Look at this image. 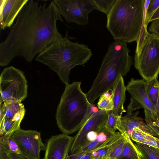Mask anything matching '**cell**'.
<instances>
[{
	"instance_id": "11",
	"label": "cell",
	"mask_w": 159,
	"mask_h": 159,
	"mask_svg": "<svg viewBox=\"0 0 159 159\" xmlns=\"http://www.w3.org/2000/svg\"><path fill=\"white\" fill-rule=\"evenodd\" d=\"M4 105L5 113L3 120L0 122V136H11L20 128V124L25 110L21 102H13Z\"/></svg>"
},
{
	"instance_id": "12",
	"label": "cell",
	"mask_w": 159,
	"mask_h": 159,
	"mask_svg": "<svg viewBox=\"0 0 159 159\" xmlns=\"http://www.w3.org/2000/svg\"><path fill=\"white\" fill-rule=\"evenodd\" d=\"M108 118V112L100 110L93 113L84 125L73 137L69 154H73L86 140L87 134L106 124Z\"/></svg>"
},
{
	"instance_id": "16",
	"label": "cell",
	"mask_w": 159,
	"mask_h": 159,
	"mask_svg": "<svg viewBox=\"0 0 159 159\" xmlns=\"http://www.w3.org/2000/svg\"><path fill=\"white\" fill-rule=\"evenodd\" d=\"M126 90L123 76H121L112 90L113 110L119 116H122L123 112H126L124 107V104L126 99Z\"/></svg>"
},
{
	"instance_id": "15",
	"label": "cell",
	"mask_w": 159,
	"mask_h": 159,
	"mask_svg": "<svg viewBox=\"0 0 159 159\" xmlns=\"http://www.w3.org/2000/svg\"><path fill=\"white\" fill-rule=\"evenodd\" d=\"M28 0H2L0 11L1 30L10 27L20 11Z\"/></svg>"
},
{
	"instance_id": "32",
	"label": "cell",
	"mask_w": 159,
	"mask_h": 159,
	"mask_svg": "<svg viewBox=\"0 0 159 159\" xmlns=\"http://www.w3.org/2000/svg\"><path fill=\"white\" fill-rule=\"evenodd\" d=\"M69 154L67 155L63 159H69Z\"/></svg>"
},
{
	"instance_id": "30",
	"label": "cell",
	"mask_w": 159,
	"mask_h": 159,
	"mask_svg": "<svg viewBox=\"0 0 159 159\" xmlns=\"http://www.w3.org/2000/svg\"><path fill=\"white\" fill-rule=\"evenodd\" d=\"M159 18V7L156 11V12L151 18L150 22L152 21Z\"/></svg>"
},
{
	"instance_id": "28",
	"label": "cell",
	"mask_w": 159,
	"mask_h": 159,
	"mask_svg": "<svg viewBox=\"0 0 159 159\" xmlns=\"http://www.w3.org/2000/svg\"><path fill=\"white\" fill-rule=\"evenodd\" d=\"M151 22L148 28V32L154 34L159 39V18Z\"/></svg>"
},
{
	"instance_id": "22",
	"label": "cell",
	"mask_w": 159,
	"mask_h": 159,
	"mask_svg": "<svg viewBox=\"0 0 159 159\" xmlns=\"http://www.w3.org/2000/svg\"><path fill=\"white\" fill-rule=\"evenodd\" d=\"M128 134L133 140L141 143L146 141H155L159 139L139 129L131 131Z\"/></svg>"
},
{
	"instance_id": "27",
	"label": "cell",
	"mask_w": 159,
	"mask_h": 159,
	"mask_svg": "<svg viewBox=\"0 0 159 159\" xmlns=\"http://www.w3.org/2000/svg\"><path fill=\"white\" fill-rule=\"evenodd\" d=\"M0 159H26L21 155L0 147ZM45 159L44 157L43 159Z\"/></svg>"
},
{
	"instance_id": "19",
	"label": "cell",
	"mask_w": 159,
	"mask_h": 159,
	"mask_svg": "<svg viewBox=\"0 0 159 159\" xmlns=\"http://www.w3.org/2000/svg\"><path fill=\"white\" fill-rule=\"evenodd\" d=\"M126 140L122 154L119 159H139L138 150L130 137L126 133Z\"/></svg>"
},
{
	"instance_id": "5",
	"label": "cell",
	"mask_w": 159,
	"mask_h": 159,
	"mask_svg": "<svg viewBox=\"0 0 159 159\" xmlns=\"http://www.w3.org/2000/svg\"><path fill=\"white\" fill-rule=\"evenodd\" d=\"M144 0H117L107 16L106 27L115 41L137 42L142 25Z\"/></svg>"
},
{
	"instance_id": "17",
	"label": "cell",
	"mask_w": 159,
	"mask_h": 159,
	"mask_svg": "<svg viewBox=\"0 0 159 159\" xmlns=\"http://www.w3.org/2000/svg\"><path fill=\"white\" fill-rule=\"evenodd\" d=\"M126 140L125 134H120L109 145L107 159H119L121 156Z\"/></svg>"
},
{
	"instance_id": "10",
	"label": "cell",
	"mask_w": 159,
	"mask_h": 159,
	"mask_svg": "<svg viewBox=\"0 0 159 159\" xmlns=\"http://www.w3.org/2000/svg\"><path fill=\"white\" fill-rule=\"evenodd\" d=\"M146 84V81L143 79L131 78L126 86V90L132 98L144 109L145 116H148L154 121H158L159 114L147 95Z\"/></svg>"
},
{
	"instance_id": "33",
	"label": "cell",
	"mask_w": 159,
	"mask_h": 159,
	"mask_svg": "<svg viewBox=\"0 0 159 159\" xmlns=\"http://www.w3.org/2000/svg\"><path fill=\"white\" fill-rule=\"evenodd\" d=\"M139 159H141V158H140L139 157Z\"/></svg>"
},
{
	"instance_id": "14",
	"label": "cell",
	"mask_w": 159,
	"mask_h": 159,
	"mask_svg": "<svg viewBox=\"0 0 159 159\" xmlns=\"http://www.w3.org/2000/svg\"><path fill=\"white\" fill-rule=\"evenodd\" d=\"M139 111H133L127 110V114L120 118V122L118 130L121 134L126 133L128 135L131 130L139 129L155 137L159 135L154 129L144 122L138 115Z\"/></svg>"
},
{
	"instance_id": "24",
	"label": "cell",
	"mask_w": 159,
	"mask_h": 159,
	"mask_svg": "<svg viewBox=\"0 0 159 159\" xmlns=\"http://www.w3.org/2000/svg\"><path fill=\"white\" fill-rule=\"evenodd\" d=\"M117 0H91L95 10L107 15Z\"/></svg>"
},
{
	"instance_id": "29",
	"label": "cell",
	"mask_w": 159,
	"mask_h": 159,
	"mask_svg": "<svg viewBox=\"0 0 159 159\" xmlns=\"http://www.w3.org/2000/svg\"><path fill=\"white\" fill-rule=\"evenodd\" d=\"M69 159H93L92 152L88 153L77 156L69 155Z\"/></svg>"
},
{
	"instance_id": "20",
	"label": "cell",
	"mask_w": 159,
	"mask_h": 159,
	"mask_svg": "<svg viewBox=\"0 0 159 159\" xmlns=\"http://www.w3.org/2000/svg\"><path fill=\"white\" fill-rule=\"evenodd\" d=\"M146 91L149 98L155 107L159 93V82L157 78L146 81Z\"/></svg>"
},
{
	"instance_id": "25",
	"label": "cell",
	"mask_w": 159,
	"mask_h": 159,
	"mask_svg": "<svg viewBox=\"0 0 159 159\" xmlns=\"http://www.w3.org/2000/svg\"><path fill=\"white\" fill-rule=\"evenodd\" d=\"M144 6L146 9L145 25L147 27L151 18L159 7V0H145Z\"/></svg>"
},
{
	"instance_id": "9",
	"label": "cell",
	"mask_w": 159,
	"mask_h": 159,
	"mask_svg": "<svg viewBox=\"0 0 159 159\" xmlns=\"http://www.w3.org/2000/svg\"><path fill=\"white\" fill-rule=\"evenodd\" d=\"M11 137L18 144L22 156L26 159H41L40 152L45 151L46 145L42 141L40 132L20 128Z\"/></svg>"
},
{
	"instance_id": "6",
	"label": "cell",
	"mask_w": 159,
	"mask_h": 159,
	"mask_svg": "<svg viewBox=\"0 0 159 159\" xmlns=\"http://www.w3.org/2000/svg\"><path fill=\"white\" fill-rule=\"evenodd\" d=\"M28 84L24 72L13 66L5 68L0 77V103L21 102L27 96Z\"/></svg>"
},
{
	"instance_id": "7",
	"label": "cell",
	"mask_w": 159,
	"mask_h": 159,
	"mask_svg": "<svg viewBox=\"0 0 159 159\" xmlns=\"http://www.w3.org/2000/svg\"><path fill=\"white\" fill-rule=\"evenodd\" d=\"M134 66L143 79L149 81L159 73V39L148 32L140 51L135 53Z\"/></svg>"
},
{
	"instance_id": "13",
	"label": "cell",
	"mask_w": 159,
	"mask_h": 159,
	"mask_svg": "<svg viewBox=\"0 0 159 159\" xmlns=\"http://www.w3.org/2000/svg\"><path fill=\"white\" fill-rule=\"evenodd\" d=\"M73 137L62 133L52 136L46 144L45 159H63L69 154Z\"/></svg>"
},
{
	"instance_id": "26",
	"label": "cell",
	"mask_w": 159,
	"mask_h": 159,
	"mask_svg": "<svg viewBox=\"0 0 159 159\" xmlns=\"http://www.w3.org/2000/svg\"><path fill=\"white\" fill-rule=\"evenodd\" d=\"M145 14L144 13L139 37L137 41V44L135 53H138L140 51L144 44L148 32L147 27L145 25Z\"/></svg>"
},
{
	"instance_id": "2",
	"label": "cell",
	"mask_w": 159,
	"mask_h": 159,
	"mask_svg": "<svg viewBox=\"0 0 159 159\" xmlns=\"http://www.w3.org/2000/svg\"><path fill=\"white\" fill-rule=\"evenodd\" d=\"M92 55L87 45L70 40L67 32L65 37L57 40L38 55L35 60L56 72L66 85L69 84L71 70L86 63Z\"/></svg>"
},
{
	"instance_id": "21",
	"label": "cell",
	"mask_w": 159,
	"mask_h": 159,
	"mask_svg": "<svg viewBox=\"0 0 159 159\" xmlns=\"http://www.w3.org/2000/svg\"><path fill=\"white\" fill-rule=\"evenodd\" d=\"M97 106L100 110L108 111L113 110L112 90L108 91L100 96Z\"/></svg>"
},
{
	"instance_id": "3",
	"label": "cell",
	"mask_w": 159,
	"mask_h": 159,
	"mask_svg": "<svg viewBox=\"0 0 159 159\" xmlns=\"http://www.w3.org/2000/svg\"><path fill=\"white\" fill-rule=\"evenodd\" d=\"M127 43L115 41L109 45L98 74L89 91L86 93L91 104L99 96L108 91L112 90L119 78L129 71L132 57Z\"/></svg>"
},
{
	"instance_id": "4",
	"label": "cell",
	"mask_w": 159,
	"mask_h": 159,
	"mask_svg": "<svg viewBox=\"0 0 159 159\" xmlns=\"http://www.w3.org/2000/svg\"><path fill=\"white\" fill-rule=\"evenodd\" d=\"M81 82L66 84L56 111L57 125L63 133L69 135L80 130L91 115L98 111L89 102L82 90Z\"/></svg>"
},
{
	"instance_id": "1",
	"label": "cell",
	"mask_w": 159,
	"mask_h": 159,
	"mask_svg": "<svg viewBox=\"0 0 159 159\" xmlns=\"http://www.w3.org/2000/svg\"><path fill=\"white\" fill-rule=\"evenodd\" d=\"M63 21L53 1L48 6L28 0L0 43V66L8 65L17 56L31 61L39 53L63 37L57 23Z\"/></svg>"
},
{
	"instance_id": "18",
	"label": "cell",
	"mask_w": 159,
	"mask_h": 159,
	"mask_svg": "<svg viewBox=\"0 0 159 159\" xmlns=\"http://www.w3.org/2000/svg\"><path fill=\"white\" fill-rule=\"evenodd\" d=\"M142 159H159V149L141 143H134Z\"/></svg>"
},
{
	"instance_id": "8",
	"label": "cell",
	"mask_w": 159,
	"mask_h": 159,
	"mask_svg": "<svg viewBox=\"0 0 159 159\" xmlns=\"http://www.w3.org/2000/svg\"><path fill=\"white\" fill-rule=\"evenodd\" d=\"M60 13L66 21L79 25L89 23L88 15L94 7L91 0H54Z\"/></svg>"
},
{
	"instance_id": "31",
	"label": "cell",
	"mask_w": 159,
	"mask_h": 159,
	"mask_svg": "<svg viewBox=\"0 0 159 159\" xmlns=\"http://www.w3.org/2000/svg\"><path fill=\"white\" fill-rule=\"evenodd\" d=\"M156 109L159 114V93L157 98V99L156 105L155 106Z\"/></svg>"
},
{
	"instance_id": "23",
	"label": "cell",
	"mask_w": 159,
	"mask_h": 159,
	"mask_svg": "<svg viewBox=\"0 0 159 159\" xmlns=\"http://www.w3.org/2000/svg\"><path fill=\"white\" fill-rule=\"evenodd\" d=\"M108 118L106 126L107 129L111 133L115 134L118 129L120 122L121 116L117 115L112 110L107 111Z\"/></svg>"
}]
</instances>
